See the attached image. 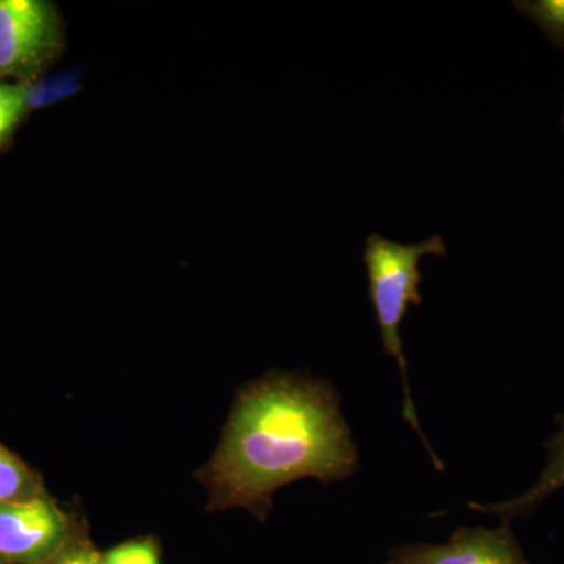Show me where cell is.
Masks as SVG:
<instances>
[{
  "label": "cell",
  "instance_id": "obj_1",
  "mask_svg": "<svg viewBox=\"0 0 564 564\" xmlns=\"http://www.w3.org/2000/svg\"><path fill=\"white\" fill-rule=\"evenodd\" d=\"M358 470V454L329 386L269 375L237 399L206 470L212 508L263 518L273 492L299 478L329 485Z\"/></svg>",
  "mask_w": 564,
  "mask_h": 564
},
{
  "label": "cell",
  "instance_id": "obj_2",
  "mask_svg": "<svg viewBox=\"0 0 564 564\" xmlns=\"http://www.w3.org/2000/svg\"><path fill=\"white\" fill-rule=\"evenodd\" d=\"M425 256H436V258L447 256L443 237L432 236L421 243L403 245L392 242L380 234L373 232L367 237L362 259L369 276L370 300L380 325L384 351L399 361L402 370L404 417L422 437L423 444H426V451L432 456L434 466L443 469V464L437 462V456L429 447L419 425L413 397L408 386L406 359H404L403 344L400 339V325L406 315L408 306L410 304L419 306L422 303V293L419 289L422 274L419 263Z\"/></svg>",
  "mask_w": 564,
  "mask_h": 564
},
{
  "label": "cell",
  "instance_id": "obj_3",
  "mask_svg": "<svg viewBox=\"0 0 564 564\" xmlns=\"http://www.w3.org/2000/svg\"><path fill=\"white\" fill-rule=\"evenodd\" d=\"M63 24L46 0H0V79L28 85L58 57Z\"/></svg>",
  "mask_w": 564,
  "mask_h": 564
},
{
  "label": "cell",
  "instance_id": "obj_4",
  "mask_svg": "<svg viewBox=\"0 0 564 564\" xmlns=\"http://www.w3.org/2000/svg\"><path fill=\"white\" fill-rule=\"evenodd\" d=\"M70 541L68 518L46 494L24 502L0 503V560L39 564Z\"/></svg>",
  "mask_w": 564,
  "mask_h": 564
},
{
  "label": "cell",
  "instance_id": "obj_5",
  "mask_svg": "<svg viewBox=\"0 0 564 564\" xmlns=\"http://www.w3.org/2000/svg\"><path fill=\"white\" fill-rule=\"evenodd\" d=\"M386 564H530L507 522L499 529H459L444 545L397 549Z\"/></svg>",
  "mask_w": 564,
  "mask_h": 564
},
{
  "label": "cell",
  "instance_id": "obj_6",
  "mask_svg": "<svg viewBox=\"0 0 564 564\" xmlns=\"http://www.w3.org/2000/svg\"><path fill=\"white\" fill-rule=\"evenodd\" d=\"M547 466L541 474L540 480L529 491L507 502L469 503V507L481 513L500 516L507 524L513 518L533 513L552 494L564 488V415L560 422L558 433L547 444Z\"/></svg>",
  "mask_w": 564,
  "mask_h": 564
},
{
  "label": "cell",
  "instance_id": "obj_7",
  "mask_svg": "<svg viewBox=\"0 0 564 564\" xmlns=\"http://www.w3.org/2000/svg\"><path fill=\"white\" fill-rule=\"evenodd\" d=\"M43 494L35 474L0 445V503L24 502Z\"/></svg>",
  "mask_w": 564,
  "mask_h": 564
},
{
  "label": "cell",
  "instance_id": "obj_8",
  "mask_svg": "<svg viewBox=\"0 0 564 564\" xmlns=\"http://www.w3.org/2000/svg\"><path fill=\"white\" fill-rule=\"evenodd\" d=\"M514 9L564 51V0H518Z\"/></svg>",
  "mask_w": 564,
  "mask_h": 564
},
{
  "label": "cell",
  "instance_id": "obj_9",
  "mask_svg": "<svg viewBox=\"0 0 564 564\" xmlns=\"http://www.w3.org/2000/svg\"><path fill=\"white\" fill-rule=\"evenodd\" d=\"M29 109L28 88L0 82V147L10 140Z\"/></svg>",
  "mask_w": 564,
  "mask_h": 564
},
{
  "label": "cell",
  "instance_id": "obj_10",
  "mask_svg": "<svg viewBox=\"0 0 564 564\" xmlns=\"http://www.w3.org/2000/svg\"><path fill=\"white\" fill-rule=\"evenodd\" d=\"M25 88H28L29 109L50 106V104L61 101L65 96L76 91L74 80L63 79L62 76L40 80L36 84H28Z\"/></svg>",
  "mask_w": 564,
  "mask_h": 564
},
{
  "label": "cell",
  "instance_id": "obj_11",
  "mask_svg": "<svg viewBox=\"0 0 564 564\" xmlns=\"http://www.w3.org/2000/svg\"><path fill=\"white\" fill-rule=\"evenodd\" d=\"M102 564H159L158 547L151 541H132L107 552Z\"/></svg>",
  "mask_w": 564,
  "mask_h": 564
},
{
  "label": "cell",
  "instance_id": "obj_12",
  "mask_svg": "<svg viewBox=\"0 0 564 564\" xmlns=\"http://www.w3.org/2000/svg\"><path fill=\"white\" fill-rule=\"evenodd\" d=\"M39 564H102V555L88 541L70 540L57 554Z\"/></svg>",
  "mask_w": 564,
  "mask_h": 564
},
{
  "label": "cell",
  "instance_id": "obj_13",
  "mask_svg": "<svg viewBox=\"0 0 564 564\" xmlns=\"http://www.w3.org/2000/svg\"><path fill=\"white\" fill-rule=\"evenodd\" d=\"M0 564H9V563L2 562V560H0Z\"/></svg>",
  "mask_w": 564,
  "mask_h": 564
},
{
  "label": "cell",
  "instance_id": "obj_14",
  "mask_svg": "<svg viewBox=\"0 0 564 564\" xmlns=\"http://www.w3.org/2000/svg\"><path fill=\"white\" fill-rule=\"evenodd\" d=\"M563 131H564V113H563Z\"/></svg>",
  "mask_w": 564,
  "mask_h": 564
}]
</instances>
